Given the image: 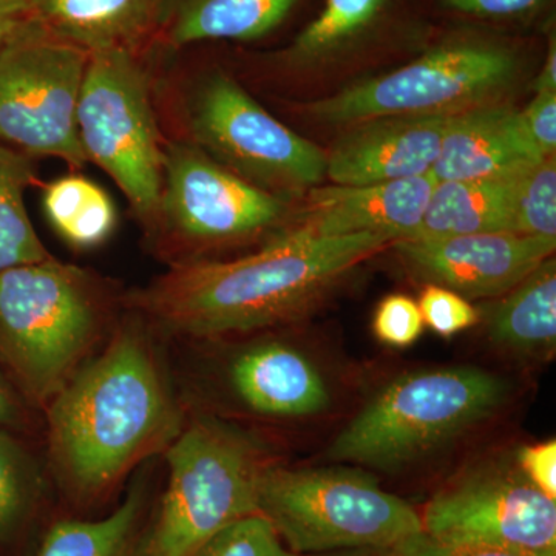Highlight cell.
Here are the masks:
<instances>
[{"label": "cell", "mask_w": 556, "mask_h": 556, "mask_svg": "<svg viewBox=\"0 0 556 556\" xmlns=\"http://www.w3.org/2000/svg\"><path fill=\"white\" fill-rule=\"evenodd\" d=\"M393 241L382 233L316 237L294 226L247 257L177 263L131 300L172 334L218 338L255 331L313 308Z\"/></svg>", "instance_id": "obj_1"}, {"label": "cell", "mask_w": 556, "mask_h": 556, "mask_svg": "<svg viewBox=\"0 0 556 556\" xmlns=\"http://www.w3.org/2000/svg\"><path fill=\"white\" fill-rule=\"evenodd\" d=\"M58 477L84 503L108 495L146 457L166 452L182 415L148 336L123 327L49 405Z\"/></svg>", "instance_id": "obj_2"}, {"label": "cell", "mask_w": 556, "mask_h": 556, "mask_svg": "<svg viewBox=\"0 0 556 556\" xmlns=\"http://www.w3.org/2000/svg\"><path fill=\"white\" fill-rule=\"evenodd\" d=\"M506 399V386L475 367L409 372L388 383L328 448L336 463L397 468L482 422Z\"/></svg>", "instance_id": "obj_3"}, {"label": "cell", "mask_w": 556, "mask_h": 556, "mask_svg": "<svg viewBox=\"0 0 556 556\" xmlns=\"http://www.w3.org/2000/svg\"><path fill=\"white\" fill-rule=\"evenodd\" d=\"M90 278L53 257L0 273V357L25 393L49 405L100 336Z\"/></svg>", "instance_id": "obj_4"}, {"label": "cell", "mask_w": 556, "mask_h": 556, "mask_svg": "<svg viewBox=\"0 0 556 556\" xmlns=\"http://www.w3.org/2000/svg\"><path fill=\"white\" fill-rule=\"evenodd\" d=\"M257 514L295 555L391 546L422 532L419 511L356 468L263 467Z\"/></svg>", "instance_id": "obj_5"}, {"label": "cell", "mask_w": 556, "mask_h": 556, "mask_svg": "<svg viewBox=\"0 0 556 556\" xmlns=\"http://www.w3.org/2000/svg\"><path fill=\"white\" fill-rule=\"evenodd\" d=\"M169 479L135 556H192L230 522L257 514V445L228 424L199 417L166 450Z\"/></svg>", "instance_id": "obj_6"}, {"label": "cell", "mask_w": 556, "mask_h": 556, "mask_svg": "<svg viewBox=\"0 0 556 556\" xmlns=\"http://www.w3.org/2000/svg\"><path fill=\"white\" fill-rule=\"evenodd\" d=\"M519 68L517 50L501 40L450 39L404 67L358 80L306 110L331 126L380 116L456 115L497 102L517 83Z\"/></svg>", "instance_id": "obj_7"}, {"label": "cell", "mask_w": 556, "mask_h": 556, "mask_svg": "<svg viewBox=\"0 0 556 556\" xmlns=\"http://www.w3.org/2000/svg\"><path fill=\"white\" fill-rule=\"evenodd\" d=\"M76 124L87 161L108 172L146 225L159 215L164 144L148 72L134 50L89 54Z\"/></svg>", "instance_id": "obj_8"}, {"label": "cell", "mask_w": 556, "mask_h": 556, "mask_svg": "<svg viewBox=\"0 0 556 556\" xmlns=\"http://www.w3.org/2000/svg\"><path fill=\"white\" fill-rule=\"evenodd\" d=\"M87 62L89 53L24 17L0 46V142L83 167L76 110Z\"/></svg>", "instance_id": "obj_9"}, {"label": "cell", "mask_w": 556, "mask_h": 556, "mask_svg": "<svg viewBox=\"0 0 556 556\" xmlns=\"http://www.w3.org/2000/svg\"><path fill=\"white\" fill-rule=\"evenodd\" d=\"M185 113L189 141L255 188L285 199L327 177V153L270 116L226 73L203 76Z\"/></svg>", "instance_id": "obj_10"}, {"label": "cell", "mask_w": 556, "mask_h": 556, "mask_svg": "<svg viewBox=\"0 0 556 556\" xmlns=\"http://www.w3.org/2000/svg\"><path fill=\"white\" fill-rule=\"evenodd\" d=\"M287 201L249 185L190 141L164 146L163 189L152 228L179 251L233 243L277 226Z\"/></svg>", "instance_id": "obj_11"}, {"label": "cell", "mask_w": 556, "mask_h": 556, "mask_svg": "<svg viewBox=\"0 0 556 556\" xmlns=\"http://www.w3.org/2000/svg\"><path fill=\"white\" fill-rule=\"evenodd\" d=\"M419 515L424 532L447 543L556 555V500L533 485L517 460L460 475Z\"/></svg>", "instance_id": "obj_12"}, {"label": "cell", "mask_w": 556, "mask_h": 556, "mask_svg": "<svg viewBox=\"0 0 556 556\" xmlns=\"http://www.w3.org/2000/svg\"><path fill=\"white\" fill-rule=\"evenodd\" d=\"M413 276L452 289L464 299L501 298L547 258L556 240L511 232L442 239H402L391 243Z\"/></svg>", "instance_id": "obj_13"}, {"label": "cell", "mask_w": 556, "mask_h": 556, "mask_svg": "<svg viewBox=\"0 0 556 556\" xmlns=\"http://www.w3.org/2000/svg\"><path fill=\"white\" fill-rule=\"evenodd\" d=\"M452 116H380L350 124L327 153L329 181L379 185L430 174Z\"/></svg>", "instance_id": "obj_14"}, {"label": "cell", "mask_w": 556, "mask_h": 556, "mask_svg": "<svg viewBox=\"0 0 556 556\" xmlns=\"http://www.w3.org/2000/svg\"><path fill=\"white\" fill-rule=\"evenodd\" d=\"M437 182L430 172L379 185L316 186L298 226L316 237L382 233L394 241L412 239Z\"/></svg>", "instance_id": "obj_15"}, {"label": "cell", "mask_w": 556, "mask_h": 556, "mask_svg": "<svg viewBox=\"0 0 556 556\" xmlns=\"http://www.w3.org/2000/svg\"><path fill=\"white\" fill-rule=\"evenodd\" d=\"M543 160L521 112L492 102L450 118L431 174L438 181L506 178Z\"/></svg>", "instance_id": "obj_16"}, {"label": "cell", "mask_w": 556, "mask_h": 556, "mask_svg": "<svg viewBox=\"0 0 556 556\" xmlns=\"http://www.w3.org/2000/svg\"><path fill=\"white\" fill-rule=\"evenodd\" d=\"M230 383L240 401L263 416H313L329 405L327 383L313 362L280 342L243 351L230 365Z\"/></svg>", "instance_id": "obj_17"}, {"label": "cell", "mask_w": 556, "mask_h": 556, "mask_svg": "<svg viewBox=\"0 0 556 556\" xmlns=\"http://www.w3.org/2000/svg\"><path fill=\"white\" fill-rule=\"evenodd\" d=\"M166 0H28V17L86 53L134 50L159 27Z\"/></svg>", "instance_id": "obj_18"}, {"label": "cell", "mask_w": 556, "mask_h": 556, "mask_svg": "<svg viewBox=\"0 0 556 556\" xmlns=\"http://www.w3.org/2000/svg\"><path fill=\"white\" fill-rule=\"evenodd\" d=\"M493 345L514 356L551 361L556 351V262L541 263L503 295L486 320Z\"/></svg>", "instance_id": "obj_19"}, {"label": "cell", "mask_w": 556, "mask_h": 556, "mask_svg": "<svg viewBox=\"0 0 556 556\" xmlns=\"http://www.w3.org/2000/svg\"><path fill=\"white\" fill-rule=\"evenodd\" d=\"M517 175L471 181H438L422 222L412 239L517 233L514 219Z\"/></svg>", "instance_id": "obj_20"}, {"label": "cell", "mask_w": 556, "mask_h": 556, "mask_svg": "<svg viewBox=\"0 0 556 556\" xmlns=\"http://www.w3.org/2000/svg\"><path fill=\"white\" fill-rule=\"evenodd\" d=\"M299 0H166L160 25L174 47L255 40L276 30Z\"/></svg>", "instance_id": "obj_21"}, {"label": "cell", "mask_w": 556, "mask_h": 556, "mask_svg": "<svg viewBox=\"0 0 556 556\" xmlns=\"http://www.w3.org/2000/svg\"><path fill=\"white\" fill-rule=\"evenodd\" d=\"M42 204L53 229L78 249L101 247L118 223L109 193L80 175L50 182L43 190Z\"/></svg>", "instance_id": "obj_22"}, {"label": "cell", "mask_w": 556, "mask_h": 556, "mask_svg": "<svg viewBox=\"0 0 556 556\" xmlns=\"http://www.w3.org/2000/svg\"><path fill=\"white\" fill-rule=\"evenodd\" d=\"M388 0H325L324 9L309 22L283 60L294 67H313L340 56L378 25Z\"/></svg>", "instance_id": "obj_23"}, {"label": "cell", "mask_w": 556, "mask_h": 556, "mask_svg": "<svg viewBox=\"0 0 556 556\" xmlns=\"http://www.w3.org/2000/svg\"><path fill=\"white\" fill-rule=\"evenodd\" d=\"M33 182L30 155L0 142V273L51 257L25 206Z\"/></svg>", "instance_id": "obj_24"}, {"label": "cell", "mask_w": 556, "mask_h": 556, "mask_svg": "<svg viewBox=\"0 0 556 556\" xmlns=\"http://www.w3.org/2000/svg\"><path fill=\"white\" fill-rule=\"evenodd\" d=\"M142 510L144 492L137 486L108 517L64 519L51 526L36 556H135Z\"/></svg>", "instance_id": "obj_25"}, {"label": "cell", "mask_w": 556, "mask_h": 556, "mask_svg": "<svg viewBox=\"0 0 556 556\" xmlns=\"http://www.w3.org/2000/svg\"><path fill=\"white\" fill-rule=\"evenodd\" d=\"M515 232L556 240V163L544 159L515 178Z\"/></svg>", "instance_id": "obj_26"}, {"label": "cell", "mask_w": 556, "mask_h": 556, "mask_svg": "<svg viewBox=\"0 0 556 556\" xmlns=\"http://www.w3.org/2000/svg\"><path fill=\"white\" fill-rule=\"evenodd\" d=\"M35 492L28 457L20 445L0 431V540L21 525Z\"/></svg>", "instance_id": "obj_27"}, {"label": "cell", "mask_w": 556, "mask_h": 556, "mask_svg": "<svg viewBox=\"0 0 556 556\" xmlns=\"http://www.w3.org/2000/svg\"><path fill=\"white\" fill-rule=\"evenodd\" d=\"M192 556H299L289 551L268 519L254 514L230 522Z\"/></svg>", "instance_id": "obj_28"}, {"label": "cell", "mask_w": 556, "mask_h": 556, "mask_svg": "<svg viewBox=\"0 0 556 556\" xmlns=\"http://www.w3.org/2000/svg\"><path fill=\"white\" fill-rule=\"evenodd\" d=\"M420 314L424 325L442 338H452L479 321L478 309L463 295L438 285H428L420 294Z\"/></svg>", "instance_id": "obj_29"}, {"label": "cell", "mask_w": 556, "mask_h": 556, "mask_svg": "<svg viewBox=\"0 0 556 556\" xmlns=\"http://www.w3.org/2000/svg\"><path fill=\"white\" fill-rule=\"evenodd\" d=\"M424 318L417 302L408 295H388L376 309L372 329L380 342L393 348L415 345L422 336Z\"/></svg>", "instance_id": "obj_30"}, {"label": "cell", "mask_w": 556, "mask_h": 556, "mask_svg": "<svg viewBox=\"0 0 556 556\" xmlns=\"http://www.w3.org/2000/svg\"><path fill=\"white\" fill-rule=\"evenodd\" d=\"M375 556H556L521 554V552L500 551V548L468 546V544L447 543L437 540L428 533L419 532L404 538L391 546L379 548Z\"/></svg>", "instance_id": "obj_31"}, {"label": "cell", "mask_w": 556, "mask_h": 556, "mask_svg": "<svg viewBox=\"0 0 556 556\" xmlns=\"http://www.w3.org/2000/svg\"><path fill=\"white\" fill-rule=\"evenodd\" d=\"M521 112L522 121L533 144L544 159L555 156L556 150V93H535V98Z\"/></svg>", "instance_id": "obj_32"}, {"label": "cell", "mask_w": 556, "mask_h": 556, "mask_svg": "<svg viewBox=\"0 0 556 556\" xmlns=\"http://www.w3.org/2000/svg\"><path fill=\"white\" fill-rule=\"evenodd\" d=\"M517 466L544 495L556 500V442L526 445L519 450Z\"/></svg>", "instance_id": "obj_33"}, {"label": "cell", "mask_w": 556, "mask_h": 556, "mask_svg": "<svg viewBox=\"0 0 556 556\" xmlns=\"http://www.w3.org/2000/svg\"><path fill=\"white\" fill-rule=\"evenodd\" d=\"M546 0H441L442 5L466 16L484 20L522 17L543 7Z\"/></svg>", "instance_id": "obj_34"}, {"label": "cell", "mask_w": 556, "mask_h": 556, "mask_svg": "<svg viewBox=\"0 0 556 556\" xmlns=\"http://www.w3.org/2000/svg\"><path fill=\"white\" fill-rule=\"evenodd\" d=\"M28 14V0H0V46Z\"/></svg>", "instance_id": "obj_35"}, {"label": "cell", "mask_w": 556, "mask_h": 556, "mask_svg": "<svg viewBox=\"0 0 556 556\" xmlns=\"http://www.w3.org/2000/svg\"><path fill=\"white\" fill-rule=\"evenodd\" d=\"M535 93H556V38L555 33L548 35L546 58L543 68L533 83Z\"/></svg>", "instance_id": "obj_36"}, {"label": "cell", "mask_w": 556, "mask_h": 556, "mask_svg": "<svg viewBox=\"0 0 556 556\" xmlns=\"http://www.w3.org/2000/svg\"><path fill=\"white\" fill-rule=\"evenodd\" d=\"M17 407L10 388L0 376V426L16 422Z\"/></svg>", "instance_id": "obj_37"}, {"label": "cell", "mask_w": 556, "mask_h": 556, "mask_svg": "<svg viewBox=\"0 0 556 556\" xmlns=\"http://www.w3.org/2000/svg\"><path fill=\"white\" fill-rule=\"evenodd\" d=\"M376 551L371 548H353V551L328 552V554H316L305 556H375Z\"/></svg>", "instance_id": "obj_38"}]
</instances>
